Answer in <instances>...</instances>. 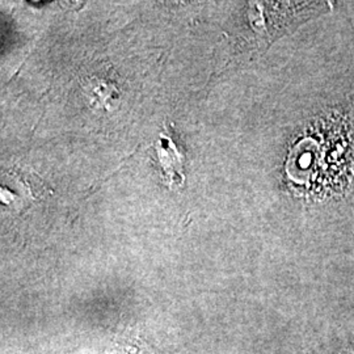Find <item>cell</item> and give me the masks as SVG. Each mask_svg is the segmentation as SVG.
Instances as JSON below:
<instances>
[{
	"instance_id": "cell-1",
	"label": "cell",
	"mask_w": 354,
	"mask_h": 354,
	"mask_svg": "<svg viewBox=\"0 0 354 354\" xmlns=\"http://www.w3.org/2000/svg\"><path fill=\"white\" fill-rule=\"evenodd\" d=\"M158 155L163 168L168 185L171 188L181 187L185 181L184 156L177 150L176 145L165 134L159 136Z\"/></svg>"
}]
</instances>
